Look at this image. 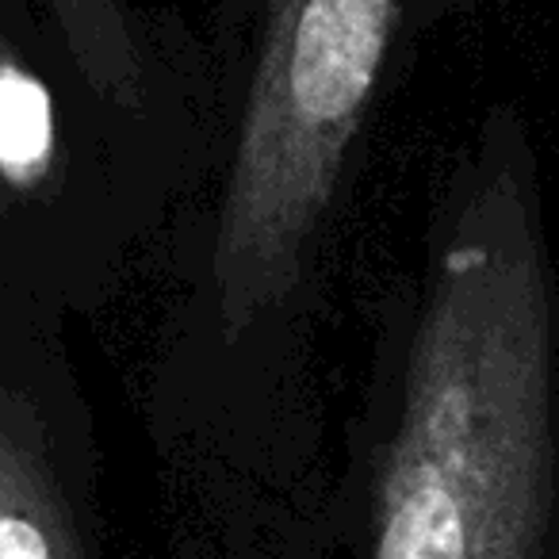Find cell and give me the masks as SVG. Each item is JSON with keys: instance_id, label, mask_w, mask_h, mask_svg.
Wrapping results in <instances>:
<instances>
[{"instance_id": "cell-1", "label": "cell", "mask_w": 559, "mask_h": 559, "mask_svg": "<svg viewBox=\"0 0 559 559\" xmlns=\"http://www.w3.org/2000/svg\"><path fill=\"white\" fill-rule=\"evenodd\" d=\"M556 304L525 150L490 119L411 284L376 307L330 467L337 559H540Z\"/></svg>"}, {"instance_id": "cell-2", "label": "cell", "mask_w": 559, "mask_h": 559, "mask_svg": "<svg viewBox=\"0 0 559 559\" xmlns=\"http://www.w3.org/2000/svg\"><path fill=\"white\" fill-rule=\"evenodd\" d=\"M211 131L104 93L39 0H0V304L85 319L154 276Z\"/></svg>"}, {"instance_id": "cell-3", "label": "cell", "mask_w": 559, "mask_h": 559, "mask_svg": "<svg viewBox=\"0 0 559 559\" xmlns=\"http://www.w3.org/2000/svg\"><path fill=\"white\" fill-rule=\"evenodd\" d=\"M66 326L0 304V559H104L96 418Z\"/></svg>"}]
</instances>
